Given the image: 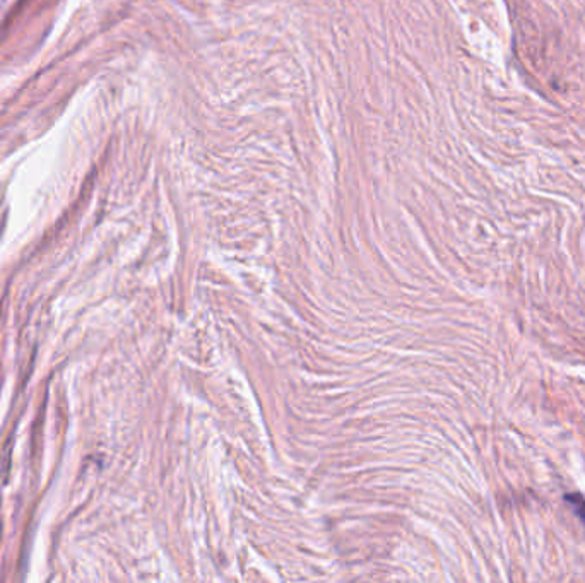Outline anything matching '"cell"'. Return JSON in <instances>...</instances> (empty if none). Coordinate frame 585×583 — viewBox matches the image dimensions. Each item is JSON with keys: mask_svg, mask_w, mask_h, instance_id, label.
I'll return each mask as SVG.
<instances>
[{"mask_svg": "<svg viewBox=\"0 0 585 583\" xmlns=\"http://www.w3.org/2000/svg\"><path fill=\"white\" fill-rule=\"evenodd\" d=\"M568 507L574 510L575 515L582 520V524L585 525V496L579 495V493H572V495L565 496Z\"/></svg>", "mask_w": 585, "mask_h": 583, "instance_id": "1", "label": "cell"}]
</instances>
